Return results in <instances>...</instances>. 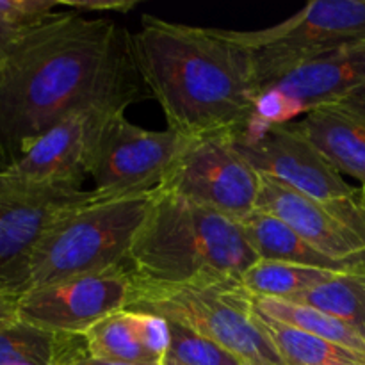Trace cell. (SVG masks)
Listing matches in <instances>:
<instances>
[{
  "label": "cell",
  "mask_w": 365,
  "mask_h": 365,
  "mask_svg": "<svg viewBox=\"0 0 365 365\" xmlns=\"http://www.w3.org/2000/svg\"><path fill=\"white\" fill-rule=\"evenodd\" d=\"M128 32L106 16L61 11L0 63V170L71 113L138 96Z\"/></svg>",
  "instance_id": "cell-1"
},
{
  "label": "cell",
  "mask_w": 365,
  "mask_h": 365,
  "mask_svg": "<svg viewBox=\"0 0 365 365\" xmlns=\"http://www.w3.org/2000/svg\"><path fill=\"white\" fill-rule=\"evenodd\" d=\"M128 46L170 130L191 139L227 135L252 118L259 95L255 64L227 29L145 14Z\"/></svg>",
  "instance_id": "cell-2"
},
{
  "label": "cell",
  "mask_w": 365,
  "mask_h": 365,
  "mask_svg": "<svg viewBox=\"0 0 365 365\" xmlns=\"http://www.w3.org/2000/svg\"><path fill=\"white\" fill-rule=\"evenodd\" d=\"M259 260L239 221L155 187L150 212L128 255L141 284H241Z\"/></svg>",
  "instance_id": "cell-3"
},
{
  "label": "cell",
  "mask_w": 365,
  "mask_h": 365,
  "mask_svg": "<svg viewBox=\"0 0 365 365\" xmlns=\"http://www.w3.org/2000/svg\"><path fill=\"white\" fill-rule=\"evenodd\" d=\"M155 198V189L89 198L61 214L39 239L21 294L46 284L127 266L132 245Z\"/></svg>",
  "instance_id": "cell-4"
},
{
  "label": "cell",
  "mask_w": 365,
  "mask_h": 365,
  "mask_svg": "<svg viewBox=\"0 0 365 365\" xmlns=\"http://www.w3.org/2000/svg\"><path fill=\"white\" fill-rule=\"evenodd\" d=\"M135 285L138 294L128 310L155 314L196 331L245 365H285L241 284L171 287L135 280Z\"/></svg>",
  "instance_id": "cell-5"
},
{
  "label": "cell",
  "mask_w": 365,
  "mask_h": 365,
  "mask_svg": "<svg viewBox=\"0 0 365 365\" xmlns=\"http://www.w3.org/2000/svg\"><path fill=\"white\" fill-rule=\"evenodd\" d=\"M227 32L252 53L260 93L292 68L365 39V0H314L273 27Z\"/></svg>",
  "instance_id": "cell-6"
},
{
  "label": "cell",
  "mask_w": 365,
  "mask_h": 365,
  "mask_svg": "<svg viewBox=\"0 0 365 365\" xmlns=\"http://www.w3.org/2000/svg\"><path fill=\"white\" fill-rule=\"evenodd\" d=\"M228 139L260 177L314 200L335 202L360 189L349 185L294 123H266L252 114Z\"/></svg>",
  "instance_id": "cell-7"
},
{
  "label": "cell",
  "mask_w": 365,
  "mask_h": 365,
  "mask_svg": "<svg viewBox=\"0 0 365 365\" xmlns=\"http://www.w3.org/2000/svg\"><path fill=\"white\" fill-rule=\"evenodd\" d=\"M116 110L103 123L88 164L95 191L107 196L155 189L191 138L170 130H146Z\"/></svg>",
  "instance_id": "cell-8"
},
{
  "label": "cell",
  "mask_w": 365,
  "mask_h": 365,
  "mask_svg": "<svg viewBox=\"0 0 365 365\" xmlns=\"http://www.w3.org/2000/svg\"><path fill=\"white\" fill-rule=\"evenodd\" d=\"M260 185L227 134L192 139L157 189L241 223L257 210Z\"/></svg>",
  "instance_id": "cell-9"
},
{
  "label": "cell",
  "mask_w": 365,
  "mask_h": 365,
  "mask_svg": "<svg viewBox=\"0 0 365 365\" xmlns=\"http://www.w3.org/2000/svg\"><path fill=\"white\" fill-rule=\"evenodd\" d=\"M138 285L128 266L82 274L20 294V319L56 334L84 335L113 314L128 310Z\"/></svg>",
  "instance_id": "cell-10"
},
{
  "label": "cell",
  "mask_w": 365,
  "mask_h": 365,
  "mask_svg": "<svg viewBox=\"0 0 365 365\" xmlns=\"http://www.w3.org/2000/svg\"><path fill=\"white\" fill-rule=\"evenodd\" d=\"M91 189L32 185L0 170V287L21 294L29 260L53 221Z\"/></svg>",
  "instance_id": "cell-11"
},
{
  "label": "cell",
  "mask_w": 365,
  "mask_h": 365,
  "mask_svg": "<svg viewBox=\"0 0 365 365\" xmlns=\"http://www.w3.org/2000/svg\"><path fill=\"white\" fill-rule=\"evenodd\" d=\"M125 106H95L71 113L41 135L16 163L2 168L32 185L82 187L93 146L103 123Z\"/></svg>",
  "instance_id": "cell-12"
},
{
  "label": "cell",
  "mask_w": 365,
  "mask_h": 365,
  "mask_svg": "<svg viewBox=\"0 0 365 365\" xmlns=\"http://www.w3.org/2000/svg\"><path fill=\"white\" fill-rule=\"evenodd\" d=\"M257 210L284 221L299 237L331 259L365 260V241L339 214L337 200L319 202L262 177Z\"/></svg>",
  "instance_id": "cell-13"
},
{
  "label": "cell",
  "mask_w": 365,
  "mask_h": 365,
  "mask_svg": "<svg viewBox=\"0 0 365 365\" xmlns=\"http://www.w3.org/2000/svg\"><path fill=\"white\" fill-rule=\"evenodd\" d=\"M280 89L303 109L331 103L365 89V39L324 52L264 86Z\"/></svg>",
  "instance_id": "cell-14"
},
{
  "label": "cell",
  "mask_w": 365,
  "mask_h": 365,
  "mask_svg": "<svg viewBox=\"0 0 365 365\" xmlns=\"http://www.w3.org/2000/svg\"><path fill=\"white\" fill-rule=\"evenodd\" d=\"M294 127L342 177L359 180L365 191V125L337 103H324L303 114Z\"/></svg>",
  "instance_id": "cell-15"
},
{
  "label": "cell",
  "mask_w": 365,
  "mask_h": 365,
  "mask_svg": "<svg viewBox=\"0 0 365 365\" xmlns=\"http://www.w3.org/2000/svg\"><path fill=\"white\" fill-rule=\"evenodd\" d=\"M241 227L248 237L250 246L259 259L278 260V262L299 264L335 273H359L365 271L364 262L335 260L314 248L310 242L299 237L284 221L271 214L255 210L252 216L241 221Z\"/></svg>",
  "instance_id": "cell-16"
},
{
  "label": "cell",
  "mask_w": 365,
  "mask_h": 365,
  "mask_svg": "<svg viewBox=\"0 0 365 365\" xmlns=\"http://www.w3.org/2000/svg\"><path fill=\"white\" fill-rule=\"evenodd\" d=\"M84 356L82 335L56 334L21 319L0 330V365H77Z\"/></svg>",
  "instance_id": "cell-17"
},
{
  "label": "cell",
  "mask_w": 365,
  "mask_h": 365,
  "mask_svg": "<svg viewBox=\"0 0 365 365\" xmlns=\"http://www.w3.org/2000/svg\"><path fill=\"white\" fill-rule=\"evenodd\" d=\"M252 303L259 316L287 324L296 330L307 331V334L316 335L324 341L365 355L364 339L356 335L348 324H344L330 314L323 312V310L314 309L305 303L274 298H253L252 296Z\"/></svg>",
  "instance_id": "cell-18"
},
{
  "label": "cell",
  "mask_w": 365,
  "mask_h": 365,
  "mask_svg": "<svg viewBox=\"0 0 365 365\" xmlns=\"http://www.w3.org/2000/svg\"><path fill=\"white\" fill-rule=\"evenodd\" d=\"M335 271L259 259L242 273L241 287L253 298L296 299L335 277Z\"/></svg>",
  "instance_id": "cell-19"
},
{
  "label": "cell",
  "mask_w": 365,
  "mask_h": 365,
  "mask_svg": "<svg viewBox=\"0 0 365 365\" xmlns=\"http://www.w3.org/2000/svg\"><path fill=\"white\" fill-rule=\"evenodd\" d=\"M259 319L285 365H365V355L362 353L346 349L267 317L259 316Z\"/></svg>",
  "instance_id": "cell-20"
},
{
  "label": "cell",
  "mask_w": 365,
  "mask_h": 365,
  "mask_svg": "<svg viewBox=\"0 0 365 365\" xmlns=\"http://www.w3.org/2000/svg\"><path fill=\"white\" fill-rule=\"evenodd\" d=\"M291 302L305 303L337 317L365 341V271L337 273Z\"/></svg>",
  "instance_id": "cell-21"
},
{
  "label": "cell",
  "mask_w": 365,
  "mask_h": 365,
  "mask_svg": "<svg viewBox=\"0 0 365 365\" xmlns=\"http://www.w3.org/2000/svg\"><path fill=\"white\" fill-rule=\"evenodd\" d=\"M82 337L88 355L93 359L135 365H159L135 337L127 310L102 319Z\"/></svg>",
  "instance_id": "cell-22"
},
{
  "label": "cell",
  "mask_w": 365,
  "mask_h": 365,
  "mask_svg": "<svg viewBox=\"0 0 365 365\" xmlns=\"http://www.w3.org/2000/svg\"><path fill=\"white\" fill-rule=\"evenodd\" d=\"M170 331L171 344L168 356L177 362L184 365H245L223 346L180 324L170 323Z\"/></svg>",
  "instance_id": "cell-23"
},
{
  "label": "cell",
  "mask_w": 365,
  "mask_h": 365,
  "mask_svg": "<svg viewBox=\"0 0 365 365\" xmlns=\"http://www.w3.org/2000/svg\"><path fill=\"white\" fill-rule=\"evenodd\" d=\"M130 319L132 330L141 342L143 348L157 360V364L164 365L170 355L171 331L170 323L164 317L155 314L141 312V310H127Z\"/></svg>",
  "instance_id": "cell-24"
},
{
  "label": "cell",
  "mask_w": 365,
  "mask_h": 365,
  "mask_svg": "<svg viewBox=\"0 0 365 365\" xmlns=\"http://www.w3.org/2000/svg\"><path fill=\"white\" fill-rule=\"evenodd\" d=\"M63 0H0V18L16 27L32 29L61 13Z\"/></svg>",
  "instance_id": "cell-25"
},
{
  "label": "cell",
  "mask_w": 365,
  "mask_h": 365,
  "mask_svg": "<svg viewBox=\"0 0 365 365\" xmlns=\"http://www.w3.org/2000/svg\"><path fill=\"white\" fill-rule=\"evenodd\" d=\"M303 114V109L289 98L284 91L280 89H264L257 95L255 106H253V116L259 120L266 121V123H291L292 118Z\"/></svg>",
  "instance_id": "cell-26"
},
{
  "label": "cell",
  "mask_w": 365,
  "mask_h": 365,
  "mask_svg": "<svg viewBox=\"0 0 365 365\" xmlns=\"http://www.w3.org/2000/svg\"><path fill=\"white\" fill-rule=\"evenodd\" d=\"M138 6V0H63L64 9L77 11L82 14L121 13L127 14Z\"/></svg>",
  "instance_id": "cell-27"
},
{
  "label": "cell",
  "mask_w": 365,
  "mask_h": 365,
  "mask_svg": "<svg viewBox=\"0 0 365 365\" xmlns=\"http://www.w3.org/2000/svg\"><path fill=\"white\" fill-rule=\"evenodd\" d=\"M18 303H20V294L0 287V330L20 321Z\"/></svg>",
  "instance_id": "cell-28"
},
{
  "label": "cell",
  "mask_w": 365,
  "mask_h": 365,
  "mask_svg": "<svg viewBox=\"0 0 365 365\" xmlns=\"http://www.w3.org/2000/svg\"><path fill=\"white\" fill-rule=\"evenodd\" d=\"M36 27H38V25H36ZM27 31L29 29L16 27V25L7 24L6 20L0 18V63L6 59L7 53H9L11 50H13V46L18 43V39H20Z\"/></svg>",
  "instance_id": "cell-29"
},
{
  "label": "cell",
  "mask_w": 365,
  "mask_h": 365,
  "mask_svg": "<svg viewBox=\"0 0 365 365\" xmlns=\"http://www.w3.org/2000/svg\"><path fill=\"white\" fill-rule=\"evenodd\" d=\"M77 365H135V364H123V362H109V360L93 359V356H84Z\"/></svg>",
  "instance_id": "cell-30"
},
{
  "label": "cell",
  "mask_w": 365,
  "mask_h": 365,
  "mask_svg": "<svg viewBox=\"0 0 365 365\" xmlns=\"http://www.w3.org/2000/svg\"><path fill=\"white\" fill-rule=\"evenodd\" d=\"M164 365H184V364H180V362H177V360H173V359H170V356H168V360H166V364Z\"/></svg>",
  "instance_id": "cell-31"
}]
</instances>
